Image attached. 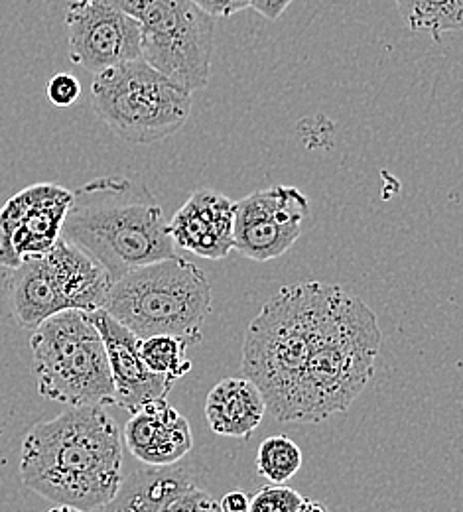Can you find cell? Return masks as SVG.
<instances>
[{
  "instance_id": "8fae6325",
  "label": "cell",
  "mask_w": 463,
  "mask_h": 512,
  "mask_svg": "<svg viewBox=\"0 0 463 512\" xmlns=\"http://www.w3.org/2000/svg\"><path fill=\"white\" fill-rule=\"evenodd\" d=\"M71 192L56 184H34L0 207V266L46 255L62 237Z\"/></svg>"
},
{
  "instance_id": "d6986e66",
  "label": "cell",
  "mask_w": 463,
  "mask_h": 512,
  "mask_svg": "<svg viewBox=\"0 0 463 512\" xmlns=\"http://www.w3.org/2000/svg\"><path fill=\"white\" fill-rule=\"evenodd\" d=\"M400 16L412 32H426L436 42L446 32H460L463 0H395Z\"/></svg>"
},
{
  "instance_id": "3957f363",
  "label": "cell",
  "mask_w": 463,
  "mask_h": 512,
  "mask_svg": "<svg viewBox=\"0 0 463 512\" xmlns=\"http://www.w3.org/2000/svg\"><path fill=\"white\" fill-rule=\"evenodd\" d=\"M341 292L324 282L282 286L245 331L243 375L257 384L278 422H288L296 384Z\"/></svg>"
},
{
  "instance_id": "83f0119b",
  "label": "cell",
  "mask_w": 463,
  "mask_h": 512,
  "mask_svg": "<svg viewBox=\"0 0 463 512\" xmlns=\"http://www.w3.org/2000/svg\"><path fill=\"white\" fill-rule=\"evenodd\" d=\"M298 512H331L326 505H322V503H316V501H306V499H302V503H300V507H298Z\"/></svg>"
},
{
  "instance_id": "8992f818",
  "label": "cell",
  "mask_w": 463,
  "mask_h": 512,
  "mask_svg": "<svg viewBox=\"0 0 463 512\" xmlns=\"http://www.w3.org/2000/svg\"><path fill=\"white\" fill-rule=\"evenodd\" d=\"M32 331L40 396L67 406L117 404L103 337L85 312L64 310Z\"/></svg>"
},
{
  "instance_id": "cb8c5ba5",
  "label": "cell",
  "mask_w": 463,
  "mask_h": 512,
  "mask_svg": "<svg viewBox=\"0 0 463 512\" xmlns=\"http://www.w3.org/2000/svg\"><path fill=\"white\" fill-rule=\"evenodd\" d=\"M46 95L56 107H71L81 97V83L71 73H56L46 85Z\"/></svg>"
},
{
  "instance_id": "e0dca14e",
  "label": "cell",
  "mask_w": 463,
  "mask_h": 512,
  "mask_svg": "<svg viewBox=\"0 0 463 512\" xmlns=\"http://www.w3.org/2000/svg\"><path fill=\"white\" fill-rule=\"evenodd\" d=\"M6 292L14 318L26 329L64 312L44 255L22 260L12 268L6 276Z\"/></svg>"
},
{
  "instance_id": "4316f807",
  "label": "cell",
  "mask_w": 463,
  "mask_h": 512,
  "mask_svg": "<svg viewBox=\"0 0 463 512\" xmlns=\"http://www.w3.org/2000/svg\"><path fill=\"white\" fill-rule=\"evenodd\" d=\"M219 507L223 512H249V495L243 491H231L219 501Z\"/></svg>"
},
{
  "instance_id": "277c9868",
  "label": "cell",
  "mask_w": 463,
  "mask_h": 512,
  "mask_svg": "<svg viewBox=\"0 0 463 512\" xmlns=\"http://www.w3.org/2000/svg\"><path fill=\"white\" fill-rule=\"evenodd\" d=\"M381 343L375 312L343 290L296 384L288 422L318 424L345 412L373 379Z\"/></svg>"
},
{
  "instance_id": "ac0fdd59",
  "label": "cell",
  "mask_w": 463,
  "mask_h": 512,
  "mask_svg": "<svg viewBox=\"0 0 463 512\" xmlns=\"http://www.w3.org/2000/svg\"><path fill=\"white\" fill-rule=\"evenodd\" d=\"M192 481L186 469L170 467H144L136 469L123 483L115 497L93 512H162L166 503L186 489Z\"/></svg>"
},
{
  "instance_id": "ffe728a7",
  "label": "cell",
  "mask_w": 463,
  "mask_h": 512,
  "mask_svg": "<svg viewBox=\"0 0 463 512\" xmlns=\"http://www.w3.org/2000/svg\"><path fill=\"white\" fill-rule=\"evenodd\" d=\"M188 343L174 335H152L140 339V357L144 365L172 383L184 379L192 371V361L188 359Z\"/></svg>"
},
{
  "instance_id": "603a6c76",
  "label": "cell",
  "mask_w": 463,
  "mask_h": 512,
  "mask_svg": "<svg viewBox=\"0 0 463 512\" xmlns=\"http://www.w3.org/2000/svg\"><path fill=\"white\" fill-rule=\"evenodd\" d=\"M162 512H223L219 507V501L213 499L209 493L196 487V483H190L186 489H182L178 495H174Z\"/></svg>"
},
{
  "instance_id": "5bb4252c",
  "label": "cell",
  "mask_w": 463,
  "mask_h": 512,
  "mask_svg": "<svg viewBox=\"0 0 463 512\" xmlns=\"http://www.w3.org/2000/svg\"><path fill=\"white\" fill-rule=\"evenodd\" d=\"M123 444L148 467H170L192 451L194 434L190 422L164 398L134 410Z\"/></svg>"
},
{
  "instance_id": "484cf974",
  "label": "cell",
  "mask_w": 463,
  "mask_h": 512,
  "mask_svg": "<svg viewBox=\"0 0 463 512\" xmlns=\"http://www.w3.org/2000/svg\"><path fill=\"white\" fill-rule=\"evenodd\" d=\"M290 4L292 0H251V8L265 16L266 20H278Z\"/></svg>"
},
{
  "instance_id": "4fadbf2b",
  "label": "cell",
  "mask_w": 463,
  "mask_h": 512,
  "mask_svg": "<svg viewBox=\"0 0 463 512\" xmlns=\"http://www.w3.org/2000/svg\"><path fill=\"white\" fill-rule=\"evenodd\" d=\"M233 225L235 201L201 188L176 211L168 223V233L176 249L207 260H221L233 251Z\"/></svg>"
},
{
  "instance_id": "5b68a950",
  "label": "cell",
  "mask_w": 463,
  "mask_h": 512,
  "mask_svg": "<svg viewBox=\"0 0 463 512\" xmlns=\"http://www.w3.org/2000/svg\"><path fill=\"white\" fill-rule=\"evenodd\" d=\"M213 292L207 274L180 256L134 268L115 280L101 310L138 339L174 335L188 345L201 341Z\"/></svg>"
},
{
  "instance_id": "52a82bcc",
  "label": "cell",
  "mask_w": 463,
  "mask_h": 512,
  "mask_svg": "<svg viewBox=\"0 0 463 512\" xmlns=\"http://www.w3.org/2000/svg\"><path fill=\"white\" fill-rule=\"evenodd\" d=\"M91 105L107 128L129 144H154L182 130L194 93L142 58L95 75Z\"/></svg>"
},
{
  "instance_id": "6da1fadb",
  "label": "cell",
  "mask_w": 463,
  "mask_h": 512,
  "mask_svg": "<svg viewBox=\"0 0 463 512\" xmlns=\"http://www.w3.org/2000/svg\"><path fill=\"white\" fill-rule=\"evenodd\" d=\"M20 477L54 505L97 511L123 483V432L103 406H69L28 430Z\"/></svg>"
},
{
  "instance_id": "2e32d148",
  "label": "cell",
  "mask_w": 463,
  "mask_h": 512,
  "mask_svg": "<svg viewBox=\"0 0 463 512\" xmlns=\"http://www.w3.org/2000/svg\"><path fill=\"white\" fill-rule=\"evenodd\" d=\"M265 414V398L247 377L223 379L209 390L205 400L207 426L227 438L249 440Z\"/></svg>"
},
{
  "instance_id": "9c48e42d",
  "label": "cell",
  "mask_w": 463,
  "mask_h": 512,
  "mask_svg": "<svg viewBox=\"0 0 463 512\" xmlns=\"http://www.w3.org/2000/svg\"><path fill=\"white\" fill-rule=\"evenodd\" d=\"M310 201L298 188L272 186L235 201L233 249L266 262L284 255L302 235Z\"/></svg>"
},
{
  "instance_id": "f1b7e54d",
  "label": "cell",
  "mask_w": 463,
  "mask_h": 512,
  "mask_svg": "<svg viewBox=\"0 0 463 512\" xmlns=\"http://www.w3.org/2000/svg\"><path fill=\"white\" fill-rule=\"evenodd\" d=\"M48 512H85L79 511V509H75V507H67V505H56V507H52Z\"/></svg>"
},
{
  "instance_id": "f546056e",
  "label": "cell",
  "mask_w": 463,
  "mask_h": 512,
  "mask_svg": "<svg viewBox=\"0 0 463 512\" xmlns=\"http://www.w3.org/2000/svg\"><path fill=\"white\" fill-rule=\"evenodd\" d=\"M0 436H2V428H0Z\"/></svg>"
},
{
  "instance_id": "7c38bea8",
  "label": "cell",
  "mask_w": 463,
  "mask_h": 512,
  "mask_svg": "<svg viewBox=\"0 0 463 512\" xmlns=\"http://www.w3.org/2000/svg\"><path fill=\"white\" fill-rule=\"evenodd\" d=\"M87 316L103 337L117 404L134 412L148 402L168 398L174 383L144 365L138 351L140 339L133 331L113 320L105 310H95Z\"/></svg>"
},
{
  "instance_id": "7402d4cb",
  "label": "cell",
  "mask_w": 463,
  "mask_h": 512,
  "mask_svg": "<svg viewBox=\"0 0 463 512\" xmlns=\"http://www.w3.org/2000/svg\"><path fill=\"white\" fill-rule=\"evenodd\" d=\"M302 499L304 497L298 491L286 487L284 483H272L249 497V512H298Z\"/></svg>"
},
{
  "instance_id": "ba28073f",
  "label": "cell",
  "mask_w": 463,
  "mask_h": 512,
  "mask_svg": "<svg viewBox=\"0 0 463 512\" xmlns=\"http://www.w3.org/2000/svg\"><path fill=\"white\" fill-rule=\"evenodd\" d=\"M140 24V54L190 93L207 87L213 54V18L194 0H111Z\"/></svg>"
},
{
  "instance_id": "7a4b0ae2",
  "label": "cell",
  "mask_w": 463,
  "mask_h": 512,
  "mask_svg": "<svg viewBox=\"0 0 463 512\" xmlns=\"http://www.w3.org/2000/svg\"><path fill=\"white\" fill-rule=\"evenodd\" d=\"M62 239L93 256L115 280L178 256L164 211L138 180L103 176L71 193Z\"/></svg>"
},
{
  "instance_id": "44dd1931",
  "label": "cell",
  "mask_w": 463,
  "mask_h": 512,
  "mask_svg": "<svg viewBox=\"0 0 463 512\" xmlns=\"http://www.w3.org/2000/svg\"><path fill=\"white\" fill-rule=\"evenodd\" d=\"M302 467V449L288 436L278 434L261 442L257 449V471L274 485L290 481Z\"/></svg>"
},
{
  "instance_id": "30bf717a",
  "label": "cell",
  "mask_w": 463,
  "mask_h": 512,
  "mask_svg": "<svg viewBox=\"0 0 463 512\" xmlns=\"http://www.w3.org/2000/svg\"><path fill=\"white\" fill-rule=\"evenodd\" d=\"M69 60L93 75L142 58L140 24L111 0H73L66 10Z\"/></svg>"
},
{
  "instance_id": "9a60e30c",
  "label": "cell",
  "mask_w": 463,
  "mask_h": 512,
  "mask_svg": "<svg viewBox=\"0 0 463 512\" xmlns=\"http://www.w3.org/2000/svg\"><path fill=\"white\" fill-rule=\"evenodd\" d=\"M44 258L64 310L89 314L103 308L113 278L93 256L60 237Z\"/></svg>"
},
{
  "instance_id": "d4e9b609",
  "label": "cell",
  "mask_w": 463,
  "mask_h": 512,
  "mask_svg": "<svg viewBox=\"0 0 463 512\" xmlns=\"http://www.w3.org/2000/svg\"><path fill=\"white\" fill-rule=\"evenodd\" d=\"M194 4L211 18H227L249 8L251 0H194Z\"/></svg>"
}]
</instances>
